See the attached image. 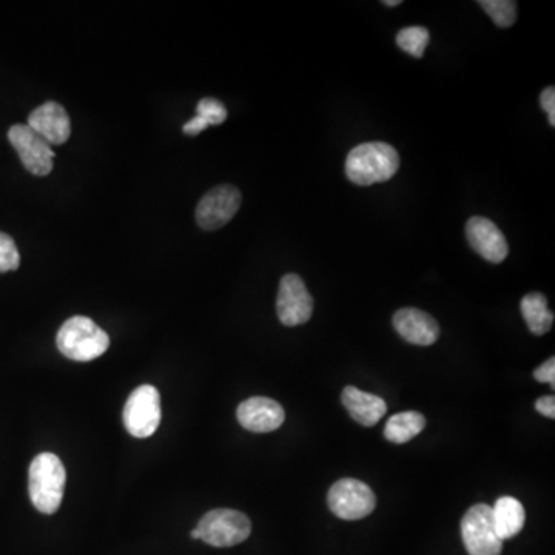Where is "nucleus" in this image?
<instances>
[{
    "instance_id": "6e6552de",
    "label": "nucleus",
    "mask_w": 555,
    "mask_h": 555,
    "mask_svg": "<svg viewBox=\"0 0 555 555\" xmlns=\"http://www.w3.org/2000/svg\"><path fill=\"white\" fill-rule=\"evenodd\" d=\"M241 192L233 185H218L202 196L196 207V222L201 229L218 230L232 221L241 207Z\"/></svg>"
},
{
    "instance_id": "9d476101",
    "label": "nucleus",
    "mask_w": 555,
    "mask_h": 555,
    "mask_svg": "<svg viewBox=\"0 0 555 555\" xmlns=\"http://www.w3.org/2000/svg\"><path fill=\"white\" fill-rule=\"evenodd\" d=\"M276 313L281 323L287 327L307 323L313 313V298L304 284L303 278L289 273L284 275L276 298Z\"/></svg>"
},
{
    "instance_id": "a878e982",
    "label": "nucleus",
    "mask_w": 555,
    "mask_h": 555,
    "mask_svg": "<svg viewBox=\"0 0 555 555\" xmlns=\"http://www.w3.org/2000/svg\"><path fill=\"white\" fill-rule=\"evenodd\" d=\"M207 127H209V125H207V122L204 121V119L199 118V116H195L192 121H189L184 125L182 130H184L185 135L196 136L199 135V133L204 132Z\"/></svg>"
},
{
    "instance_id": "39448f33",
    "label": "nucleus",
    "mask_w": 555,
    "mask_h": 555,
    "mask_svg": "<svg viewBox=\"0 0 555 555\" xmlns=\"http://www.w3.org/2000/svg\"><path fill=\"white\" fill-rule=\"evenodd\" d=\"M161 417V395L150 384L135 389L125 403V429L135 438L152 437L159 428Z\"/></svg>"
},
{
    "instance_id": "393cba45",
    "label": "nucleus",
    "mask_w": 555,
    "mask_h": 555,
    "mask_svg": "<svg viewBox=\"0 0 555 555\" xmlns=\"http://www.w3.org/2000/svg\"><path fill=\"white\" fill-rule=\"evenodd\" d=\"M535 409L545 417L555 418V398L554 395H546V397L539 398L535 401Z\"/></svg>"
},
{
    "instance_id": "412c9836",
    "label": "nucleus",
    "mask_w": 555,
    "mask_h": 555,
    "mask_svg": "<svg viewBox=\"0 0 555 555\" xmlns=\"http://www.w3.org/2000/svg\"><path fill=\"white\" fill-rule=\"evenodd\" d=\"M19 264H21V255H19L14 239L7 233L0 232V272L17 270Z\"/></svg>"
},
{
    "instance_id": "6ab92c4d",
    "label": "nucleus",
    "mask_w": 555,
    "mask_h": 555,
    "mask_svg": "<svg viewBox=\"0 0 555 555\" xmlns=\"http://www.w3.org/2000/svg\"><path fill=\"white\" fill-rule=\"evenodd\" d=\"M478 5L491 16L497 27H512L517 21L518 8L514 0H480Z\"/></svg>"
},
{
    "instance_id": "aec40b11",
    "label": "nucleus",
    "mask_w": 555,
    "mask_h": 555,
    "mask_svg": "<svg viewBox=\"0 0 555 555\" xmlns=\"http://www.w3.org/2000/svg\"><path fill=\"white\" fill-rule=\"evenodd\" d=\"M429 44V31L423 27L403 28L397 34V45L414 58H421Z\"/></svg>"
},
{
    "instance_id": "cd10ccee",
    "label": "nucleus",
    "mask_w": 555,
    "mask_h": 555,
    "mask_svg": "<svg viewBox=\"0 0 555 555\" xmlns=\"http://www.w3.org/2000/svg\"><path fill=\"white\" fill-rule=\"evenodd\" d=\"M190 535H192L193 540H201V534H199V531L196 528L193 529L192 534Z\"/></svg>"
},
{
    "instance_id": "dca6fc26",
    "label": "nucleus",
    "mask_w": 555,
    "mask_h": 555,
    "mask_svg": "<svg viewBox=\"0 0 555 555\" xmlns=\"http://www.w3.org/2000/svg\"><path fill=\"white\" fill-rule=\"evenodd\" d=\"M492 522L502 540L512 539L522 532L526 522V512L522 503L514 497L498 498L492 506Z\"/></svg>"
},
{
    "instance_id": "f03ea898",
    "label": "nucleus",
    "mask_w": 555,
    "mask_h": 555,
    "mask_svg": "<svg viewBox=\"0 0 555 555\" xmlns=\"http://www.w3.org/2000/svg\"><path fill=\"white\" fill-rule=\"evenodd\" d=\"M65 483L67 472L58 455L44 452L34 458L28 474V489L37 511L47 515L58 512L64 498Z\"/></svg>"
},
{
    "instance_id": "7ed1b4c3",
    "label": "nucleus",
    "mask_w": 555,
    "mask_h": 555,
    "mask_svg": "<svg viewBox=\"0 0 555 555\" xmlns=\"http://www.w3.org/2000/svg\"><path fill=\"white\" fill-rule=\"evenodd\" d=\"M56 343L64 357L79 363H87L107 352L110 338L95 321L78 315L62 324Z\"/></svg>"
},
{
    "instance_id": "20e7f679",
    "label": "nucleus",
    "mask_w": 555,
    "mask_h": 555,
    "mask_svg": "<svg viewBox=\"0 0 555 555\" xmlns=\"http://www.w3.org/2000/svg\"><path fill=\"white\" fill-rule=\"evenodd\" d=\"M202 542L215 548H230L246 542L252 534V523L243 512L233 509H213L199 520Z\"/></svg>"
},
{
    "instance_id": "f257e3e1",
    "label": "nucleus",
    "mask_w": 555,
    "mask_h": 555,
    "mask_svg": "<svg viewBox=\"0 0 555 555\" xmlns=\"http://www.w3.org/2000/svg\"><path fill=\"white\" fill-rule=\"evenodd\" d=\"M400 169V156L386 142H366L352 148L346 159V175L357 185L389 181Z\"/></svg>"
},
{
    "instance_id": "f3484780",
    "label": "nucleus",
    "mask_w": 555,
    "mask_h": 555,
    "mask_svg": "<svg viewBox=\"0 0 555 555\" xmlns=\"http://www.w3.org/2000/svg\"><path fill=\"white\" fill-rule=\"evenodd\" d=\"M522 315L531 330L537 337H542L551 330L554 323V313L549 310L548 300L543 293H528L522 300Z\"/></svg>"
},
{
    "instance_id": "1a4fd4ad",
    "label": "nucleus",
    "mask_w": 555,
    "mask_h": 555,
    "mask_svg": "<svg viewBox=\"0 0 555 555\" xmlns=\"http://www.w3.org/2000/svg\"><path fill=\"white\" fill-rule=\"evenodd\" d=\"M8 139L28 172L36 176L50 175L53 170V148L33 128L24 124L13 125L8 132Z\"/></svg>"
},
{
    "instance_id": "4468645a",
    "label": "nucleus",
    "mask_w": 555,
    "mask_h": 555,
    "mask_svg": "<svg viewBox=\"0 0 555 555\" xmlns=\"http://www.w3.org/2000/svg\"><path fill=\"white\" fill-rule=\"evenodd\" d=\"M392 323L403 340L417 346H431L440 337V327L434 317L414 307L398 310Z\"/></svg>"
},
{
    "instance_id": "ddd939ff",
    "label": "nucleus",
    "mask_w": 555,
    "mask_h": 555,
    "mask_svg": "<svg viewBox=\"0 0 555 555\" xmlns=\"http://www.w3.org/2000/svg\"><path fill=\"white\" fill-rule=\"evenodd\" d=\"M27 125L50 145H61L70 139V116L58 102H45L37 107L28 116Z\"/></svg>"
},
{
    "instance_id": "4be33fe9",
    "label": "nucleus",
    "mask_w": 555,
    "mask_h": 555,
    "mask_svg": "<svg viewBox=\"0 0 555 555\" xmlns=\"http://www.w3.org/2000/svg\"><path fill=\"white\" fill-rule=\"evenodd\" d=\"M196 116L204 119L207 125H219L227 119V110L218 99L206 98L199 101Z\"/></svg>"
},
{
    "instance_id": "0eeeda50",
    "label": "nucleus",
    "mask_w": 555,
    "mask_h": 555,
    "mask_svg": "<svg viewBox=\"0 0 555 555\" xmlns=\"http://www.w3.org/2000/svg\"><path fill=\"white\" fill-rule=\"evenodd\" d=\"M330 511L343 520H361L374 512L377 497L363 481L355 478L338 480L327 495Z\"/></svg>"
},
{
    "instance_id": "9b49d317",
    "label": "nucleus",
    "mask_w": 555,
    "mask_h": 555,
    "mask_svg": "<svg viewBox=\"0 0 555 555\" xmlns=\"http://www.w3.org/2000/svg\"><path fill=\"white\" fill-rule=\"evenodd\" d=\"M466 236L472 249L489 263H503L508 256V241L491 219L483 216L469 219L466 224Z\"/></svg>"
},
{
    "instance_id": "5701e85b",
    "label": "nucleus",
    "mask_w": 555,
    "mask_h": 555,
    "mask_svg": "<svg viewBox=\"0 0 555 555\" xmlns=\"http://www.w3.org/2000/svg\"><path fill=\"white\" fill-rule=\"evenodd\" d=\"M534 378L540 383L551 384L552 389H555V358H549L539 369H535Z\"/></svg>"
},
{
    "instance_id": "2eb2a0df",
    "label": "nucleus",
    "mask_w": 555,
    "mask_h": 555,
    "mask_svg": "<svg viewBox=\"0 0 555 555\" xmlns=\"http://www.w3.org/2000/svg\"><path fill=\"white\" fill-rule=\"evenodd\" d=\"M350 417L366 428H372L386 415L387 404L378 395L367 394L357 387L347 386L341 395Z\"/></svg>"
},
{
    "instance_id": "f8f14e48",
    "label": "nucleus",
    "mask_w": 555,
    "mask_h": 555,
    "mask_svg": "<svg viewBox=\"0 0 555 555\" xmlns=\"http://www.w3.org/2000/svg\"><path fill=\"white\" fill-rule=\"evenodd\" d=\"M236 417L247 431L266 434L281 428V424L286 420V412L283 406L272 398L253 397L239 404Z\"/></svg>"
},
{
    "instance_id": "a211bd4d",
    "label": "nucleus",
    "mask_w": 555,
    "mask_h": 555,
    "mask_svg": "<svg viewBox=\"0 0 555 555\" xmlns=\"http://www.w3.org/2000/svg\"><path fill=\"white\" fill-rule=\"evenodd\" d=\"M426 428V418L420 412H401L392 415L384 428V437L392 443L403 444L414 440Z\"/></svg>"
},
{
    "instance_id": "bb28decb",
    "label": "nucleus",
    "mask_w": 555,
    "mask_h": 555,
    "mask_svg": "<svg viewBox=\"0 0 555 555\" xmlns=\"http://www.w3.org/2000/svg\"><path fill=\"white\" fill-rule=\"evenodd\" d=\"M383 4L387 7H398V5H401V0H386Z\"/></svg>"
},
{
    "instance_id": "423d86ee",
    "label": "nucleus",
    "mask_w": 555,
    "mask_h": 555,
    "mask_svg": "<svg viewBox=\"0 0 555 555\" xmlns=\"http://www.w3.org/2000/svg\"><path fill=\"white\" fill-rule=\"evenodd\" d=\"M461 537L469 555H500L503 540L498 537L492 522L491 506L480 503L472 506L461 520Z\"/></svg>"
},
{
    "instance_id": "b1692460",
    "label": "nucleus",
    "mask_w": 555,
    "mask_h": 555,
    "mask_svg": "<svg viewBox=\"0 0 555 555\" xmlns=\"http://www.w3.org/2000/svg\"><path fill=\"white\" fill-rule=\"evenodd\" d=\"M540 104H542L543 110L546 111L548 115L549 124L554 127L555 125V88L548 87L543 90L542 96H540Z\"/></svg>"
}]
</instances>
